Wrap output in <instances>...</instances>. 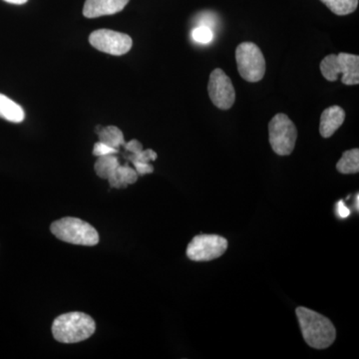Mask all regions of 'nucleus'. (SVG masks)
Masks as SVG:
<instances>
[{"mask_svg": "<svg viewBox=\"0 0 359 359\" xmlns=\"http://www.w3.org/2000/svg\"><path fill=\"white\" fill-rule=\"evenodd\" d=\"M295 313L302 337L309 346L316 349H325L334 344L337 339V330L327 318L304 306L297 308Z\"/></svg>", "mask_w": 359, "mask_h": 359, "instance_id": "f257e3e1", "label": "nucleus"}, {"mask_svg": "<svg viewBox=\"0 0 359 359\" xmlns=\"http://www.w3.org/2000/svg\"><path fill=\"white\" fill-rule=\"evenodd\" d=\"M95 321L88 314L73 311L61 314L52 325L54 339L62 344H77L95 332Z\"/></svg>", "mask_w": 359, "mask_h": 359, "instance_id": "f03ea898", "label": "nucleus"}, {"mask_svg": "<svg viewBox=\"0 0 359 359\" xmlns=\"http://www.w3.org/2000/svg\"><path fill=\"white\" fill-rule=\"evenodd\" d=\"M50 231L58 240L68 244L93 247L100 241L95 228L83 219L73 217H66L54 222L51 224Z\"/></svg>", "mask_w": 359, "mask_h": 359, "instance_id": "7ed1b4c3", "label": "nucleus"}, {"mask_svg": "<svg viewBox=\"0 0 359 359\" xmlns=\"http://www.w3.org/2000/svg\"><path fill=\"white\" fill-rule=\"evenodd\" d=\"M238 70L245 81L256 83L266 74V59L259 47L252 42H243L236 50Z\"/></svg>", "mask_w": 359, "mask_h": 359, "instance_id": "20e7f679", "label": "nucleus"}, {"mask_svg": "<svg viewBox=\"0 0 359 359\" xmlns=\"http://www.w3.org/2000/svg\"><path fill=\"white\" fill-rule=\"evenodd\" d=\"M269 144L278 156H289L294 151L297 130L289 116L278 113L269 124Z\"/></svg>", "mask_w": 359, "mask_h": 359, "instance_id": "39448f33", "label": "nucleus"}, {"mask_svg": "<svg viewBox=\"0 0 359 359\" xmlns=\"http://www.w3.org/2000/svg\"><path fill=\"white\" fill-rule=\"evenodd\" d=\"M228 247V241L221 236H196L187 248V257L194 262L212 261L223 256Z\"/></svg>", "mask_w": 359, "mask_h": 359, "instance_id": "423d86ee", "label": "nucleus"}, {"mask_svg": "<svg viewBox=\"0 0 359 359\" xmlns=\"http://www.w3.org/2000/svg\"><path fill=\"white\" fill-rule=\"evenodd\" d=\"M89 42L97 50L116 56L124 55L131 50L133 45L129 35L109 29H99L92 32Z\"/></svg>", "mask_w": 359, "mask_h": 359, "instance_id": "0eeeda50", "label": "nucleus"}, {"mask_svg": "<svg viewBox=\"0 0 359 359\" xmlns=\"http://www.w3.org/2000/svg\"><path fill=\"white\" fill-rule=\"evenodd\" d=\"M210 99L217 108L228 110L236 101V90L231 78L223 70L217 68L210 75L208 85Z\"/></svg>", "mask_w": 359, "mask_h": 359, "instance_id": "6e6552de", "label": "nucleus"}, {"mask_svg": "<svg viewBox=\"0 0 359 359\" xmlns=\"http://www.w3.org/2000/svg\"><path fill=\"white\" fill-rule=\"evenodd\" d=\"M129 1L130 0H86L83 14L87 18L112 15L122 11Z\"/></svg>", "mask_w": 359, "mask_h": 359, "instance_id": "1a4fd4ad", "label": "nucleus"}, {"mask_svg": "<svg viewBox=\"0 0 359 359\" xmlns=\"http://www.w3.org/2000/svg\"><path fill=\"white\" fill-rule=\"evenodd\" d=\"M346 111L339 106H330L323 111L320 117V132L323 138H330L344 124Z\"/></svg>", "mask_w": 359, "mask_h": 359, "instance_id": "9d476101", "label": "nucleus"}, {"mask_svg": "<svg viewBox=\"0 0 359 359\" xmlns=\"http://www.w3.org/2000/svg\"><path fill=\"white\" fill-rule=\"evenodd\" d=\"M119 160L115 154L101 156L95 163L97 176L108 180L110 186L115 189H122L117 178V169L120 166Z\"/></svg>", "mask_w": 359, "mask_h": 359, "instance_id": "9b49d317", "label": "nucleus"}, {"mask_svg": "<svg viewBox=\"0 0 359 359\" xmlns=\"http://www.w3.org/2000/svg\"><path fill=\"white\" fill-rule=\"evenodd\" d=\"M337 58H339V73L342 74V83L359 84V56L342 52L337 55Z\"/></svg>", "mask_w": 359, "mask_h": 359, "instance_id": "f8f14e48", "label": "nucleus"}, {"mask_svg": "<svg viewBox=\"0 0 359 359\" xmlns=\"http://www.w3.org/2000/svg\"><path fill=\"white\" fill-rule=\"evenodd\" d=\"M0 118L9 122L21 123L25 118V110L11 98L0 93Z\"/></svg>", "mask_w": 359, "mask_h": 359, "instance_id": "ddd939ff", "label": "nucleus"}, {"mask_svg": "<svg viewBox=\"0 0 359 359\" xmlns=\"http://www.w3.org/2000/svg\"><path fill=\"white\" fill-rule=\"evenodd\" d=\"M97 134H98L99 141L118 150L126 143L123 132L116 126H107L105 128L97 130Z\"/></svg>", "mask_w": 359, "mask_h": 359, "instance_id": "4468645a", "label": "nucleus"}, {"mask_svg": "<svg viewBox=\"0 0 359 359\" xmlns=\"http://www.w3.org/2000/svg\"><path fill=\"white\" fill-rule=\"evenodd\" d=\"M337 169L344 175L358 174L359 172V150L351 149L342 154L341 159L337 162Z\"/></svg>", "mask_w": 359, "mask_h": 359, "instance_id": "2eb2a0df", "label": "nucleus"}, {"mask_svg": "<svg viewBox=\"0 0 359 359\" xmlns=\"http://www.w3.org/2000/svg\"><path fill=\"white\" fill-rule=\"evenodd\" d=\"M320 71L323 76L330 82L337 81L339 76V58L335 54H330L320 62Z\"/></svg>", "mask_w": 359, "mask_h": 359, "instance_id": "dca6fc26", "label": "nucleus"}, {"mask_svg": "<svg viewBox=\"0 0 359 359\" xmlns=\"http://www.w3.org/2000/svg\"><path fill=\"white\" fill-rule=\"evenodd\" d=\"M337 15H347L354 13L358 6V0H320Z\"/></svg>", "mask_w": 359, "mask_h": 359, "instance_id": "f3484780", "label": "nucleus"}, {"mask_svg": "<svg viewBox=\"0 0 359 359\" xmlns=\"http://www.w3.org/2000/svg\"><path fill=\"white\" fill-rule=\"evenodd\" d=\"M138 174L136 170L129 166L128 164L120 165L117 169V178L122 189L127 188V186L136 183L138 180Z\"/></svg>", "mask_w": 359, "mask_h": 359, "instance_id": "a211bd4d", "label": "nucleus"}, {"mask_svg": "<svg viewBox=\"0 0 359 359\" xmlns=\"http://www.w3.org/2000/svg\"><path fill=\"white\" fill-rule=\"evenodd\" d=\"M193 39L200 44H209L214 39V32L209 26L201 25L192 32Z\"/></svg>", "mask_w": 359, "mask_h": 359, "instance_id": "6ab92c4d", "label": "nucleus"}, {"mask_svg": "<svg viewBox=\"0 0 359 359\" xmlns=\"http://www.w3.org/2000/svg\"><path fill=\"white\" fill-rule=\"evenodd\" d=\"M130 162H143L149 163L150 161H155L158 158L157 153L155 151L148 149V150H142L141 152L137 153V154L129 155L126 157Z\"/></svg>", "mask_w": 359, "mask_h": 359, "instance_id": "aec40b11", "label": "nucleus"}, {"mask_svg": "<svg viewBox=\"0 0 359 359\" xmlns=\"http://www.w3.org/2000/svg\"><path fill=\"white\" fill-rule=\"evenodd\" d=\"M119 152L118 149L110 147V146L106 145L102 142H97L93 148V155L96 157H101V156L117 154Z\"/></svg>", "mask_w": 359, "mask_h": 359, "instance_id": "412c9836", "label": "nucleus"}, {"mask_svg": "<svg viewBox=\"0 0 359 359\" xmlns=\"http://www.w3.org/2000/svg\"><path fill=\"white\" fill-rule=\"evenodd\" d=\"M132 164L135 166V170H136L137 174L138 176H144V175L152 174L154 172V167L152 165L149 164V163H143V162H134Z\"/></svg>", "mask_w": 359, "mask_h": 359, "instance_id": "4be33fe9", "label": "nucleus"}, {"mask_svg": "<svg viewBox=\"0 0 359 359\" xmlns=\"http://www.w3.org/2000/svg\"><path fill=\"white\" fill-rule=\"evenodd\" d=\"M126 151H128L131 154H137V153L141 152L143 150V145L138 140H131L128 143H125L123 146Z\"/></svg>", "mask_w": 359, "mask_h": 359, "instance_id": "5701e85b", "label": "nucleus"}, {"mask_svg": "<svg viewBox=\"0 0 359 359\" xmlns=\"http://www.w3.org/2000/svg\"><path fill=\"white\" fill-rule=\"evenodd\" d=\"M337 208H339L337 211H339V215L341 218H346V217L349 216V210L347 209L344 202H339V205H337Z\"/></svg>", "mask_w": 359, "mask_h": 359, "instance_id": "b1692460", "label": "nucleus"}, {"mask_svg": "<svg viewBox=\"0 0 359 359\" xmlns=\"http://www.w3.org/2000/svg\"><path fill=\"white\" fill-rule=\"evenodd\" d=\"M4 1L8 2V4H25L28 0H4Z\"/></svg>", "mask_w": 359, "mask_h": 359, "instance_id": "393cba45", "label": "nucleus"}, {"mask_svg": "<svg viewBox=\"0 0 359 359\" xmlns=\"http://www.w3.org/2000/svg\"><path fill=\"white\" fill-rule=\"evenodd\" d=\"M358 200H359V196L358 194V195H356V210H358V211L359 210Z\"/></svg>", "mask_w": 359, "mask_h": 359, "instance_id": "a878e982", "label": "nucleus"}]
</instances>
